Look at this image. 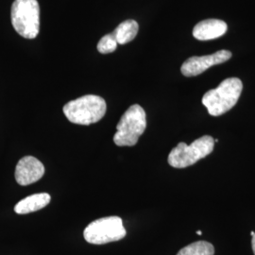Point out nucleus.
Masks as SVG:
<instances>
[{
  "label": "nucleus",
  "instance_id": "nucleus-8",
  "mask_svg": "<svg viewBox=\"0 0 255 255\" xmlns=\"http://www.w3.org/2000/svg\"><path fill=\"white\" fill-rule=\"evenodd\" d=\"M44 174V164L33 156H25L19 160L14 176L18 184L26 186L38 182Z\"/></svg>",
  "mask_w": 255,
  "mask_h": 255
},
{
  "label": "nucleus",
  "instance_id": "nucleus-9",
  "mask_svg": "<svg viewBox=\"0 0 255 255\" xmlns=\"http://www.w3.org/2000/svg\"><path fill=\"white\" fill-rule=\"evenodd\" d=\"M227 24L219 19H207L198 23L193 29V36L200 41L217 39L227 32Z\"/></svg>",
  "mask_w": 255,
  "mask_h": 255
},
{
  "label": "nucleus",
  "instance_id": "nucleus-14",
  "mask_svg": "<svg viewBox=\"0 0 255 255\" xmlns=\"http://www.w3.org/2000/svg\"><path fill=\"white\" fill-rule=\"evenodd\" d=\"M252 246H253V251H254V255H255V233L253 236V240H252Z\"/></svg>",
  "mask_w": 255,
  "mask_h": 255
},
{
  "label": "nucleus",
  "instance_id": "nucleus-4",
  "mask_svg": "<svg viewBox=\"0 0 255 255\" xmlns=\"http://www.w3.org/2000/svg\"><path fill=\"white\" fill-rule=\"evenodd\" d=\"M11 24L24 38L34 39L40 31V6L37 0H14L10 10Z\"/></svg>",
  "mask_w": 255,
  "mask_h": 255
},
{
  "label": "nucleus",
  "instance_id": "nucleus-10",
  "mask_svg": "<svg viewBox=\"0 0 255 255\" xmlns=\"http://www.w3.org/2000/svg\"><path fill=\"white\" fill-rule=\"evenodd\" d=\"M51 201V197L47 193H38L30 195L19 201L14 206V212L18 215H26L45 208Z\"/></svg>",
  "mask_w": 255,
  "mask_h": 255
},
{
  "label": "nucleus",
  "instance_id": "nucleus-3",
  "mask_svg": "<svg viewBox=\"0 0 255 255\" xmlns=\"http://www.w3.org/2000/svg\"><path fill=\"white\" fill-rule=\"evenodd\" d=\"M146 128V112L140 105H131L117 126L114 142L119 146H135Z\"/></svg>",
  "mask_w": 255,
  "mask_h": 255
},
{
  "label": "nucleus",
  "instance_id": "nucleus-11",
  "mask_svg": "<svg viewBox=\"0 0 255 255\" xmlns=\"http://www.w3.org/2000/svg\"><path fill=\"white\" fill-rule=\"evenodd\" d=\"M139 30L138 23L134 20H126L122 22L113 32L119 45H125L132 41Z\"/></svg>",
  "mask_w": 255,
  "mask_h": 255
},
{
  "label": "nucleus",
  "instance_id": "nucleus-5",
  "mask_svg": "<svg viewBox=\"0 0 255 255\" xmlns=\"http://www.w3.org/2000/svg\"><path fill=\"white\" fill-rule=\"evenodd\" d=\"M214 147L215 139L210 135L200 137L189 146L182 142L170 151L167 161L174 168H185L211 154Z\"/></svg>",
  "mask_w": 255,
  "mask_h": 255
},
{
  "label": "nucleus",
  "instance_id": "nucleus-7",
  "mask_svg": "<svg viewBox=\"0 0 255 255\" xmlns=\"http://www.w3.org/2000/svg\"><path fill=\"white\" fill-rule=\"evenodd\" d=\"M232 53L229 50H219L214 54L206 56H194L187 59L182 65L181 71L185 77H195L203 73L208 68L223 64L231 59Z\"/></svg>",
  "mask_w": 255,
  "mask_h": 255
},
{
  "label": "nucleus",
  "instance_id": "nucleus-2",
  "mask_svg": "<svg viewBox=\"0 0 255 255\" xmlns=\"http://www.w3.org/2000/svg\"><path fill=\"white\" fill-rule=\"evenodd\" d=\"M64 116L78 125H91L99 122L106 114L105 101L96 95H86L69 101L64 106Z\"/></svg>",
  "mask_w": 255,
  "mask_h": 255
},
{
  "label": "nucleus",
  "instance_id": "nucleus-6",
  "mask_svg": "<svg viewBox=\"0 0 255 255\" xmlns=\"http://www.w3.org/2000/svg\"><path fill=\"white\" fill-rule=\"evenodd\" d=\"M123 220L119 217H107L97 219L84 229V239L94 245H103L119 241L126 237Z\"/></svg>",
  "mask_w": 255,
  "mask_h": 255
},
{
  "label": "nucleus",
  "instance_id": "nucleus-12",
  "mask_svg": "<svg viewBox=\"0 0 255 255\" xmlns=\"http://www.w3.org/2000/svg\"><path fill=\"white\" fill-rule=\"evenodd\" d=\"M215 248L207 241H197L182 248L177 255H214Z\"/></svg>",
  "mask_w": 255,
  "mask_h": 255
},
{
  "label": "nucleus",
  "instance_id": "nucleus-16",
  "mask_svg": "<svg viewBox=\"0 0 255 255\" xmlns=\"http://www.w3.org/2000/svg\"><path fill=\"white\" fill-rule=\"evenodd\" d=\"M254 235H255V232H251V236H252V237H253V236H254Z\"/></svg>",
  "mask_w": 255,
  "mask_h": 255
},
{
  "label": "nucleus",
  "instance_id": "nucleus-1",
  "mask_svg": "<svg viewBox=\"0 0 255 255\" xmlns=\"http://www.w3.org/2000/svg\"><path fill=\"white\" fill-rule=\"evenodd\" d=\"M243 90V83L238 78L224 80L216 89L209 90L201 102L211 116L219 117L236 106Z\"/></svg>",
  "mask_w": 255,
  "mask_h": 255
},
{
  "label": "nucleus",
  "instance_id": "nucleus-13",
  "mask_svg": "<svg viewBox=\"0 0 255 255\" xmlns=\"http://www.w3.org/2000/svg\"><path fill=\"white\" fill-rule=\"evenodd\" d=\"M118 42L113 33L106 34L101 38L98 44V50L102 54H108L114 52L118 48Z\"/></svg>",
  "mask_w": 255,
  "mask_h": 255
},
{
  "label": "nucleus",
  "instance_id": "nucleus-15",
  "mask_svg": "<svg viewBox=\"0 0 255 255\" xmlns=\"http://www.w3.org/2000/svg\"><path fill=\"white\" fill-rule=\"evenodd\" d=\"M197 234L201 236V235H202V232H201V231H198V232H197Z\"/></svg>",
  "mask_w": 255,
  "mask_h": 255
}]
</instances>
